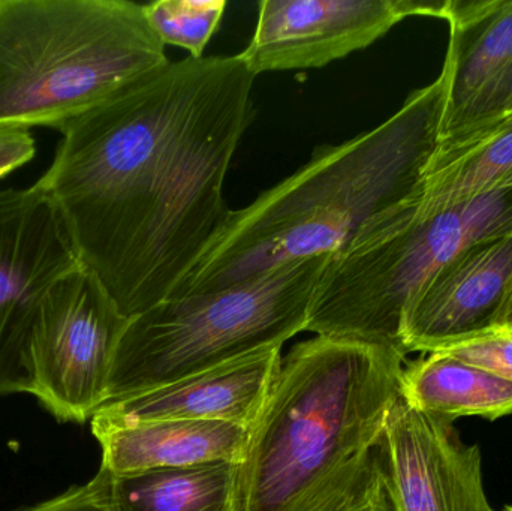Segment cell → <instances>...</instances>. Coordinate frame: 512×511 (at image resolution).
Returning a JSON list of instances; mask_svg holds the SVG:
<instances>
[{
  "label": "cell",
  "mask_w": 512,
  "mask_h": 511,
  "mask_svg": "<svg viewBox=\"0 0 512 511\" xmlns=\"http://www.w3.org/2000/svg\"><path fill=\"white\" fill-rule=\"evenodd\" d=\"M102 450V470L113 476L213 462L239 464L249 429L212 420H129L98 411L90 420Z\"/></svg>",
  "instance_id": "cell-14"
},
{
  "label": "cell",
  "mask_w": 512,
  "mask_h": 511,
  "mask_svg": "<svg viewBox=\"0 0 512 511\" xmlns=\"http://www.w3.org/2000/svg\"><path fill=\"white\" fill-rule=\"evenodd\" d=\"M438 353V351H436ZM512 383V329H492L441 350Z\"/></svg>",
  "instance_id": "cell-19"
},
{
  "label": "cell",
  "mask_w": 512,
  "mask_h": 511,
  "mask_svg": "<svg viewBox=\"0 0 512 511\" xmlns=\"http://www.w3.org/2000/svg\"><path fill=\"white\" fill-rule=\"evenodd\" d=\"M345 511H399L393 494H391L390 486L385 480L384 471H382L378 485L366 497L361 498L357 504Z\"/></svg>",
  "instance_id": "cell-22"
},
{
  "label": "cell",
  "mask_w": 512,
  "mask_h": 511,
  "mask_svg": "<svg viewBox=\"0 0 512 511\" xmlns=\"http://www.w3.org/2000/svg\"><path fill=\"white\" fill-rule=\"evenodd\" d=\"M406 356L316 336L282 357L236 465L233 511H345L382 476Z\"/></svg>",
  "instance_id": "cell-2"
},
{
  "label": "cell",
  "mask_w": 512,
  "mask_h": 511,
  "mask_svg": "<svg viewBox=\"0 0 512 511\" xmlns=\"http://www.w3.org/2000/svg\"><path fill=\"white\" fill-rule=\"evenodd\" d=\"M36 155V141L29 131L0 129V179L29 164Z\"/></svg>",
  "instance_id": "cell-21"
},
{
  "label": "cell",
  "mask_w": 512,
  "mask_h": 511,
  "mask_svg": "<svg viewBox=\"0 0 512 511\" xmlns=\"http://www.w3.org/2000/svg\"><path fill=\"white\" fill-rule=\"evenodd\" d=\"M330 257L289 263L222 290L174 297L132 317L102 407L262 348L283 347L306 332Z\"/></svg>",
  "instance_id": "cell-6"
},
{
  "label": "cell",
  "mask_w": 512,
  "mask_h": 511,
  "mask_svg": "<svg viewBox=\"0 0 512 511\" xmlns=\"http://www.w3.org/2000/svg\"><path fill=\"white\" fill-rule=\"evenodd\" d=\"M129 320L84 264L51 285L36 315L30 353L33 396L57 422L86 423L102 407Z\"/></svg>",
  "instance_id": "cell-7"
},
{
  "label": "cell",
  "mask_w": 512,
  "mask_h": 511,
  "mask_svg": "<svg viewBox=\"0 0 512 511\" xmlns=\"http://www.w3.org/2000/svg\"><path fill=\"white\" fill-rule=\"evenodd\" d=\"M511 275L512 233L460 252L409 303L403 353H436L495 329Z\"/></svg>",
  "instance_id": "cell-11"
},
{
  "label": "cell",
  "mask_w": 512,
  "mask_h": 511,
  "mask_svg": "<svg viewBox=\"0 0 512 511\" xmlns=\"http://www.w3.org/2000/svg\"><path fill=\"white\" fill-rule=\"evenodd\" d=\"M448 2L418 0H264L248 48L252 72L322 68L387 35L415 15L445 18Z\"/></svg>",
  "instance_id": "cell-9"
},
{
  "label": "cell",
  "mask_w": 512,
  "mask_h": 511,
  "mask_svg": "<svg viewBox=\"0 0 512 511\" xmlns=\"http://www.w3.org/2000/svg\"><path fill=\"white\" fill-rule=\"evenodd\" d=\"M454 423L415 410L400 393L381 440V465L399 511H496L478 446Z\"/></svg>",
  "instance_id": "cell-10"
},
{
  "label": "cell",
  "mask_w": 512,
  "mask_h": 511,
  "mask_svg": "<svg viewBox=\"0 0 512 511\" xmlns=\"http://www.w3.org/2000/svg\"><path fill=\"white\" fill-rule=\"evenodd\" d=\"M415 195L372 219L331 255L313 294L306 332L406 356L400 333L415 294L469 246L512 233V188L427 215L418 212Z\"/></svg>",
  "instance_id": "cell-5"
},
{
  "label": "cell",
  "mask_w": 512,
  "mask_h": 511,
  "mask_svg": "<svg viewBox=\"0 0 512 511\" xmlns=\"http://www.w3.org/2000/svg\"><path fill=\"white\" fill-rule=\"evenodd\" d=\"M448 72L411 93L390 119L337 146L231 210L215 242L174 297L210 293L289 263L343 251L372 219L423 185L441 140Z\"/></svg>",
  "instance_id": "cell-3"
},
{
  "label": "cell",
  "mask_w": 512,
  "mask_h": 511,
  "mask_svg": "<svg viewBox=\"0 0 512 511\" xmlns=\"http://www.w3.org/2000/svg\"><path fill=\"white\" fill-rule=\"evenodd\" d=\"M255 78L240 54L170 60L62 132L35 185L126 317L171 299L224 228Z\"/></svg>",
  "instance_id": "cell-1"
},
{
  "label": "cell",
  "mask_w": 512,
  "mask_h": 511,
  "mask_svg": "<svg viewBox=\"0 0 512 511\" xmlns=\"http://www.w3.org/2000/svg\"><path fill=\"white\" fill-rule=\"evenodd\" d=\"M495 329H512V275L510 282H508L507 293H505Z\"/></svg>",
  "instance_id": "cell-23"
},
{
  "label": "cell",
  "mask_w": 512,
  "mask_h": 511,
  "mask_svg": "<svg viewBox=\"0 0 512 511\" xmlns=\"http://www.w3.org/2000/svg\"><path fill=\"white\" fill-rule=\"evenodd\" d=\"M20 511H108L105 476L101 470L89 483Z\"/></svg>",
  "instance_id": "cell-20"
},
{
  "label": "cell",
  "mask_w": 512,
  "mask_h": 511,
  "mask_svg": "<svg viewBox=\"0 0 512 511\" xmlns=\"http://www.w3.org/2000/svg\"><path fill=\"white\" fill-rule=\"evenodd\" d=\"M168 62L140 3L0 0V129L62 134Z\"/></svg>",
  "instance_id": "cell-4"
},
{
  "label": "cell",
  "mask_w": 512,
  "mask_h": 511,
  "mask_svg": "<svg viewBox=\"0 0 512 511\" xmlns=\"http://www.w3.org/2000/svg\"><path fill=\"white\" fill-rule=\"evenodd\" d=\"M282 357V347L262 348L149 392L111 402L98 411L129 420H212L251 429L264 408Z\"/></svg>",
  "instance_id": "cell-13"
},
{
  "label": "cell",
  "mask_w": 512,
  "mask_h": 511,
  "mask_svg": "<svg viewBox=\"0 0 512 511\" xmlns=\"http://www.w3.org/2000/svg\"><path fill=\"white\" fill-rule=\"evenodd\" d=\"M448 92L441 140L498 119L512 99V0L448 2Z\"/></svg>",
  "instance_id": "cell-12"
},
{
  "label": "cell",
  "mask_w": 512,
  "mask_h": 511,
  "mask_svg": "<svg viewBox=\"0 0 512 511\" xmlns=\"http://www.w3.org/2000/svg\"><path fill=\"white\" fill-rule=\"evenodd\" d=\"M511 188L512 111H507L469 134L439 143L415 207L427 215Z\"/></svg>",
  "instance_id": "cell-15"
},
{
  "label": "cell",
  "mask_w": 512,
  "mask_h": 511,
  "mask_svg": "<svg viewBox=\"0 0 512 511\" xmlns=\"http://www.w3.org/2000/svg\"><path fill=\"white\" fill-rule=\"evenodd\" d=\"M400 392L415 410L453 423L460 417L496 420L512 414L510 381L441 351L409 363Z\"/></svg>",
  "instance_id": "cell-16"
},
{
  "label": "cell",
  "mask_w": 512,
  "mask_h": 511,
  "mask_svg": "<svg viewBox=\"0 0 512 511\" xmlns=\"http://www.w3.org/2000/svg\"><path fill=\"white\" fill-rule=\"evenodd\" d=\"M505 511H512V506H508L507 509H505Z\"/></svg>",
  "instance_id": "cell-25"
},
{
  "label": "cell",
  "mask_w": 512,
  "mask_h": 511,
  "mask_svg": "<svg viewBox=\"0 0 512 511\" xmlns=\"http://www.w3.org/2000/svg\"><path fill=\"white\" fill-rule=\"evenodd\" d=\"M225 8V0H156L144 5L150 26L164 45L185 48L194 59L204 57Z\"/></svg>",
  "instance_id": "cell-18"
},
{
  "label": "cell",
  "mask_w": 512,
  "mask_h": 511,
  "mask_svg": "<svg viewBox=\"0 0 512 511\" xmlns=\"http://www.w3.org/2000/svg\"><path fill=\"white\" fill-rule=\"evenodd\" d=\"M507 111H512V99L510 105H508ZM507 111H505V113H507Z\"/></svg>",
  "instance_id": "cell-24"
},
{
  "label": "cell",
  "mask_w": 512,
  "mask_h": 511,
  "mask_svg": "<svg viewBox=\"0 0 512 511\" xmlns=\"http://www.w3.org/2000/svg\"><path fill=\"white\" fill-rule=\"evenodd\" d=\"M81 264L41 188L0 189V395L35 393L30 345L39 306L51 285Z\"/></svg>",
  "instance_id": "cell-8"
},
{
  "label": "cell",
  "mask_w": 512,
  "mask_h": 511,
  "mask_svg": "<svg viewBox=\"0 0 512 511\" xmlns=\"http://www.w3.org/2000/svg\"><path fill=\"white\" fill-rule=\"evenodd\" d=\"M231 462L105 476L108 511H233Z\"/></svg>",
  "instance_id": "cell-17"
}]
</instances>
